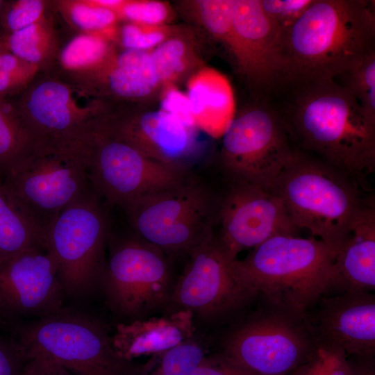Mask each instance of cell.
Here are the masks:
<instances>
[{"instance_id": "cell-1", "label": "cell", "mask_w": 375, "mask_h": 375, "mask_svg": "<svg viewBox=\"0 0 375 375\" xmlns=\"http://www.w3.org/2000/svg\"><path fill=\"white\" fill-rule=\"evenodd\" d=\"M278 110L293 140L358 183L375 170V119L335 78H292ZM279 89V90H281Z\"/></svg>"}, {"instance_id": "cell-2", "label": "cell", "mask_w": 375, "mask_h": 375, "mask_svg": "<svg viewBox=\"0 0 375 375\" xmlns=\"http://www.w3.org/2000/svg\"><path fill=\"white\" fill-rule=\"evenodd\" d=\"M374 1L312 0L286 31L292 78H335L374 50Z\"/></svg>"}, {"instance_id": "cell-3", "label": "cell", "mask_w": 375, "mask_h": 375, "mask_svg": "<svg viewBox=\"0 0 375 375\" xmlns=\"http://www.w3.org/2000/svg\"><path fill=\"white\" fill-rule=\"evenodd\" d=\"M336 252L312 237L278 235L233 264L268 304L301 316L333 288Z\"/></svg>"}, {"instance_id": "cell-4", "label": "cell", "mask_w": 375, "mask_h": 375, "mask_svg": "<svg viewBox=\"0 0 375 375\" xmlns=\"http://www.w3.org/2000/svg\"><path fill=\"white\" fill-rule=\"evenodd\" d=\"M358 183L335 167L297 150L272 190L299 230H308L337 253L364 205Z\"/></svg>"}, {"instance_id": "cell-5", "label": "cell", "mask_w": 375, "mask_h": 375, "mask_svg": "<svg viewBox=\"0 0 375 375\" xmlns=\"http://www.w3.org/2000/svg\"><path fill=\"white\" fill-rule=\"evenodd\" d=\"M15 104L33 142L84 148L113 111L92 90L49 75L36 78Z\"/></svg>"}, {"instance_id": "cell-6", "label": "cell", "mask_w": 375, "mask_h": 375, "mask_svg": "<svg viewBox=\"0 0 375 375\" xmlns=\"http://www.w3.org/2000/svg\"><path fill=\"white\" fill-rule=\"evenodd\" d=\"M90 148L33 142L1 173L11 194L44 229L70 203L93 188Z\"/></svg>"}, {"instance_id": "cell-7", "label": "cell", "mask_w": 375, "mask_h": 375, "mask_svg": "<svg viewBox=\"0 0 375 375\" xmlns=\"http://www.w3.org/2000/svg\"><path fill=\"white\" fill-rule=\"evenodd\" d=\"M315 344L307 315L269 304L234 327L217 354L239 375H290Z\"/></svg>"}, {"instance_id": "cell-8", "label": "cell", "mask_w": 375, "mask_h": 375, "mask_svg": "<svg viewBox=\"0 0 375 375\" xmlns=\"http://www.w3.org/2000/svg\"><path fill=\"white\" fill-rule=\"evenodd\" d=\"M13 327L25 353L48 356L74 375H135L140 368L116 353L101 322L79 310L63 307Z\"/></svg>"}, {"instance_id": "cell-9", "label": "cell", "mask_w": 375, "mask_h": 375, "mask_svg": "<svg viewBox=\"0 0 375 375\" xmlns=\"http://www.w3.org/2000/svg\"><path fill=\"white\" fill-rule=\"evenodd\" d=\"M218 208L208 189L188 178L123 207L135 235L166 255L188 254L212 238Z\"/></svg>"}, {"instance_id": "cell-10", "label": "cell", "mask_w": 375, "mask_h": 375, "mask_svg": "<svg viewBox=\"0 0 375 375\" xmlns=\"http://www.w3.org/2000/svg\"><path fill=\"white\" fill-rule=\"evenodd\" d=\"M109 222L92 188L66 206L44 228L65 294L85 297L100 287L106 260Z\"/></svg>"}, {"instance_id": "cell-11", "label": "cell", "mask_w": 375, "mask_h": 375, "mask_svg": "<svg viewBox=\"0 0 375 375\" xmlns=\"http://www.w3.org/2000/svg\"><path fill=\"white\" fill-rule=\"evenodd\" d=\"M292 140L283 117L265 97L231 119L223 133L222 165L235 181L272 190L297 151Z\"/></svg>"}, {"instance_id": "cell-12", "label": "cell", "mask_w": 375, "mask_h": 375, "mask_svg": "<svg viewBox=\"0 0 375 375\" xmlns=\"http://www.w3.org/2000/svg\"><path fill=\"white\" fill-rule=\"evenodd\" d=\"M173 286L162 250L135 234L112 241L100 287L115 313L141 319L169 303Z\"/></svg>"}, {"instance_id": "cell-13", "label": "cell", "mask_w": 375, "mask_h": 375, "mask_svg": "<svg viewBox=\"0 0 375 375\" xmlns=\"http://www.w3.org/2000/svg\"><path fill=\"white\" fill-rule=\"evenodd\" d=\"M169 303L194 317L217 319L244 308L258 296L218 244L215 235L188 253Z\"/></svg>"}, {"instance_id": "cell-14", "label": "cell", "mask_w": 375, "mask_h": 375, "mask_svg": "<svg viewBox=\"0 0 375 375\" xmlns=\"http://www.w3.org/2000/svg\"><path fill=\"white\" fill-rule=\"evenodd\" d=\"M89 172L100 198L122 207L187 178L186 169L150 159L101 130L90 148Z\"/></svg>"}, {"instance_id": "cell-15", "label": "cell", "mask_w": 375, "mask_h": 375, "mask_svg": "<svg viewBox=\"0 0 375 375\" xmlns=\"http://www.w3.org/2000/svg\"><path fill=\"white\" fill-rule=\"evenodd\" d=\"M238 73L265 95L288 79L283 35L260 0H233V32L227 49Z\"/></svg>"}, {"instance_id": "cell-16", "label": "cell", "mask_w": 375, "mask_h": 375, "mask_svg": "<svg viewBox=\"0 0 375 375\" xmlns=\"http://www.w3.org/2000/svg\"><path fill=\"white\" fill-rule=\"evenodd\" d=\"M217 220L216 240L231 260L274 236L297 235L299 231L276 193L246 182L235 181L219 203Z\"/></svg>"}, {"instance_id": "cell-17", "label": "cell", "mask_w": 375, "mask_h": 375, "mask_svg": "<svg viewBox=\"0 0 375 375\" xmlns=\"http://www.w3.org/2000/svg\"><path fill=\"white\" fill-rule=\"evenodd\" d=\"M64 295L47 247L24 251L0 266L1 323L52 315L63 308Z\"/></svg>"}, {"instance_id": "cell-18", "label": "cell", "mask_w": 375, "mask_h": 375, "mask_svg": "<svg viewBox=\"0 0 375 375\" xmlns=\"http://www.w3.org/2000/svg\"><path fill=\"white\" fill-rule=\"evenodd\" d=\"M196 130L161 109L140 113L112 111L101 128L147 158L183 169L197 149Z\"/></svg>"}, {"instance_id": "cell-19", "label": "cell", "mask_w": 375, "mask_h": 375, "mask_svg": "<svg viewBox=\"0 0 375 375\" xmlns=\"http://www.w3.org/2000/svg\"><path fill=\"white\" fill-rule=\"evenodd\" d=\"M317 303L315 315H307L317 338L339 347L347 357H374V294L345 291Z\"/></svg>"}, {"instance_id": "cell-20", "label": "cell", "mask_w": 375, "mask_h": 375, "mask_svg": "<svg viewBox=\"0 0 375 375\" xmlns=\"http://www.w3.org/2000/svg\"><path fill=\"white\" fill-rule=\"evenodd\" d=\"M65 79L80 84L101 97L123 99L147 97L160 84L151 51L114 49L108 59L92 70L66 74Z\"/></svg>"}, {"instance_id": "cell-21", "label": "cell", "mask_w": 375, "mask_h": 375, "mask_svg": "<svg viewBox=\"0 0 375 375\" xmlns=\"http://www.w3.org/2000/svg\"><path fill=\"white\" fill-rule=\"evenodd\" d=\"M194 317L190 311L177 310L164 317L118 324L112 345L120 358L128 361L167 351L194 337Z\"/></svg>"}, {"instance_id": "cell-22", "label": "cell", "mask_w": 375, "mask_h": 375, "mask_svg": "<svg viewBox=\"0 0 375 375\" xmlns=\"http://www.w3.org/2000/svg\"><path fill=\"white\" fill-rule=\"evenodd\" d=\"M333 287L344 292H372L375 288V209L364 203L338 250Z\"/></svg>"}, {"instance_id": "cell-23", "label": "cell", "mask_w": 375, "mask_h": 375, "mask_svg": "<svg viewBox=\"0 0 375 375\" xmlns=\"http://www.w3.org/2000/svg\"><path fill=\"white\" fill-rule=\"evenodd\" d=\"M186 94L196 127L212 136L223 134L233 118V109L226 79L215 70L202 69L190 78Z\"/></svg>"}, {"instance_id": "cell-24", "label": "cell", "mask_w": 375, "mask_h": 375, "mask_svg": "<svg viewBox=\"0 0 375 375\" xmlns=\"http://www.w3.org/2000/svg\"><path fill=\"white\" fill-rule=\"evenodd\" d=\"M44 247V229L11 194L0 172V266L24 251Z\"/></svg>"}, {"instance_id": "cell-25", "label": "cell", "mask_w": 375, "mask_h": 375, "mask_svg": "<svg viewBox=\"0 0 375 375\" xmlns=\"http://www.w3.org/2000/svg\"><path fill=\"white\" fill-rule=\"evenodd\" d=\"M2 35V46L5 49L41 70L58 58V38L47 17L21 30Z\"/></svg>"}, {"instance_id": "cell-26", "label": "cell", "mask_w": 375, "mask_h": 375, "mask_svg": "<svg viewBox=\"0 0 375 375\" xmlns=\"http://www.w3.org/2000/svg\"><path fill=\"white\" fill-rule=\"evenodd\" d=\"M113 51L110 40L103 35L81 33L60 51L58 60L64 74H80L101 65Z\"/></svg>"}, {"instance_id": "cell-27", "label": "cell", "mask_w": 375, "mask_h": 375, "mask_svg": "<svg viewBox=\"0 0 375 375\" xmlns=\"http://www.w3.org/2000/svg\"><path fill=\"white\" fill-rule=\"evenodd\" d=\"M207 353L206 346L194 337L171 349L151 356L135 375H190Z\"/></svg>"}, {"instance_id": "cell-28", "label": "cell", "mask_w": 375, "mask_h": 375, "mask_svg": "<svg viewBox=\"0 0 375 375\" xmlns=\"http://www.w3.org/2000/svg\"><path fill=\"white\" fill-rule=\"evenodd\" d=\"M32 142L15 103L0 97V172L21 157Z\"/></svg>"}, {"instance_id": "cell-29", "label": "cell", "mask_w": 375, "mask_h": 375, "mask_svg": "<svg viewBox=\"0 0 375 375\" xmlns=\"http://www.w3.org/2000/svg\"><path fill=\"white\" fill-rule=\"evenodd\" d=\"M56 8L75 28L82 33H101L109 40L119 19L117 13L95 3L93 0L58 1Z\"/></svg>"}, {"instance_id": "cell-30", "label": "cell", "mask_w": 375, "mask_h": 375, "mask_svg": "<svg viewBox=\"0 0 375 375\" xmlns=\"http://www.w3.org/2000/svg\"><path fill=\"white\" fill-rule=\"evenodd\" d=\"M335 78L351 92L365 112L375 119V49Z\"/></svg>"}, {"instance_id": "cell-31", "label": "cell", "mask_w": 375, "mask_h": 375, "mask_svg": "<svg viewBox=\"0 0 375 375\" xmlns=\"http://www.w3.org/2000/svg\"><path fill=\"white\" fill-rule=\"evenodd\" d=\"M190 49L181 38L171 37L151 51V57L160 84H172L188 68Z\"/></svg>"}, {"instance_id": "cell-32", "label": "cell", "mask_w": 375, "mask_h": 375, "mask_svg": "<svg viewBox=\"0 0 375 375\" xmlns=\"http://www.w3.org/2000/svg\"><path fill=\"white\" fill-rule=\"evenodd\" d=\"M192 5L205 29L227 50L233 32V0H199Z\"/></svg>"}, {"instance_id": "cell-33", "label": "cell", "mask_w": 375, "mask_h": 375, "mask_svg": "<svg viewBox=\"0 0 375 375\" xmlns=\"http://www.w3.org/2000/svg\"><path fill=\"white\" fill-rule=\"evenodd\" d=\"M40 68L0 47V97L22 94L37 78Z\"/></svg>"}, {"instance_id": "cell-34", "label": "cell", "mask_w": 375, "mask_h": 375, "mask_svg": "<svg viewBox=\"0 0 375 375\" xmlns=\"http://www.w3.org/2000/svg\"><path fill=\"white\" fill-rule=\"evenodd\" d=\"M47 2L42 0H17L6 1L0 14V24L4 34H9L44 17Z\"/></svg>"}, {"instance_id": "cell-35", "label": "cell", "mask_w": 375, "mask_h": 375, "mask_svg": "<svg viewBox=\"0 0 375 375\" xmlns=\"http://www.w3.org/2000/svg\"><path fill=\"white\" fill-rule=\"evenodd\" d=\"M171 29L165 24L128 22L122 27L119 35L125 49L147 51L171 38Z\"/></svg>"}, {"instance_id": "cell-36", "label": "cell", "mask_w": 375, "mask_h": 375, "mask_svg": "<svg viewBox=\"0 0 375 375\" xmlns=\"http://www.w3.org/2000/svg\"><path fill=\"white\" fill-rule=\"evenodd\" d=\"M115 12L119 19L148 25L165 24L171 16L169 5L159 1H123Z\"/></svg>"}, {"instance_id": "cell-37", "label": "cell", "mask_w": 375, "mask_h": 375, "mask_svg": "<svg viewBox=\"0 0 375 375\" xmlns=\"http://www.w3.org/2000/svg\"><path fill=\"white\" fill-rule=\"evenodd\" d=\"M267 16L283 37L286 31L310 6L312 0H260Z\"/></svg>"}, {"instance_id": "cell-38", "label": "cell", "mask_w": 375, "mask_h": 375, "mask_svg": "<svg viewBox=\"0 0 375 375\" xmlns=\"http://www.w3.org/2000/svg\"><path fill=\"white\" fill-rule=\"evenodd\" d=\"M26 354L14 337L0 335V375H22Z\"/></svg>"}, {"instance_id": "cell-39", "label": "cell", "mask_w": 375, "mask_h": 375, "mask_svg": "<svg viewBox=\"0 0 375 375\" xmlns=\"http://www.w3.org/2000/svg\"><path fill=\"white\" fill-rule=\"evenodd\" d=\"M161 110L176 117L184 124L197 128L187 94L172 84H167L162 93Z\"/></svg>"}, {"instance_id": "cell-40", "label": "cell", "mask_w": 375, "mask_h": 375, "mask_svg": "<svg viewBox=\"0 0 375 375\" xmlns=\"http://www.w3.org/2000/svg\"><path fill=\"white\" fill-rule=\"evenodd\" d=\"M26 354L22 375H74L48 356L39 353Z\"/></svg>"}, {"instance_id": "cell-41", "label": "cell", "mask_w": 375, "mask_h": 375, "mask_svg": "<svg viewBox=\"0 0 375 375\" xmlns=\"http://www.w3.org/2000/svg\"><path fill=\"white\" fill-rule=\"evenodd\" d=\"M326 352L325 342L316 338L315 347L310 358L290 375H329Z\"/></svg>"}, {"instance_id": "cell-42", "label": "cell", "mask_w": 375, "mask_h": 375, "mask_svg": "<svg viewBox=\"0 0 375 375\" xmlns=\"http://www.w3.org/2000/svg\"><path fill=\"white\" fill-rule=\"evenodd\" d=\"M190 375H239L217 354L206 355Z\"/></svg>"}, {"instance_id": "cell-43", "label": "cell", "mask_w": 375, "mask_h": 375, "mask_svg": "<svg viewBox=\"0 0 375 375\" xmlns=\"http://www.w3.org/2000/svg\"><path fill=\"white\" fill-rule=\"evenodd\" d=\"M348 358L350 375H375L374 357L350 356Z\"/></svg>"}, {"instance_id": "cell-44", "label": "cell", "mask_w": 375, "mask_h": 375, "mask_svg": "<svg viewBox=\"0 0 375 375\" xmlns=\"http://www.w3.org/2000/svg\"><path fill=\"white\" fill-rule=\"evenodd\" d=\"M5 3H6L5 1L0 0V14H1V10L3 9V7L4 4H5Z\"/></svg>"}, {"instance_id": "cell-45", "label": "cell", "mask_w": 375, "mask_h": 375, "mask_svg": "<svg viewBox=\"0 0 375 375\" xmlns=\"http://www.w3.org/2000/svg\"><path fill=\"white\" fill-rule=\"evenodd\" d=\"M2 38H3L2 34H0V47L2 46Z\"/></svg>"}]
</instances>
